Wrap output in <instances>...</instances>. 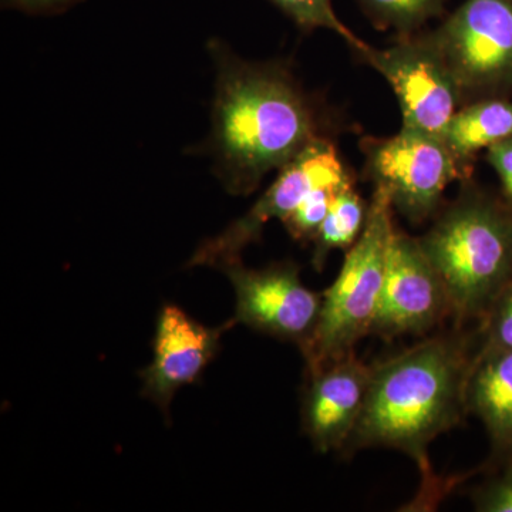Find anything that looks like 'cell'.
<instances>
[{
  "mask_svg": "<svg viewBox=\"0 0 512 512\" xmlns=\"http://www.w3.org/2000/svg\"><path fill=\"white\" fill-rule=\"evenodd\" d=\"M234 285L235 316L242 323L274 338L302 346L311 338L322 308V293L302 284L299 268L291 262L264 269H248L241 261L221 268Z\"/></svg>",
  "mask_w": 512,
  "mask_h": 512,
  "instance_id": "obj_9",
  "label": "cell"
},
{
  "mask_svg": "<svg viewBox=\"0 0 512 512\" xmlns=\"http://www.w3.org/2000/svg\"><path fill=\"white\" fill-rule=\"evenodd\" d=\"M229 320L218 328H208L175 305H164L158 313L153 342V362L140 373L144 397L168 414L171 400L181 387L200 379L221 350Z\"/></svg>",
  "mask_w": 512,
  "mask_h": 512,
  "instance_id": "obj_11",
  "label": "cell"
},
{
  "mask_svg": "<svg viewBox=\"0 0 512 512\" xmlns=\"http://www.w3.org/2000/svg\"><path fill=\"white\" fill-rule=\"evenodd\" d=\"M466 406L483 421L495 450L512 456V349L483 346L471 362Z\"/></svg>",
  "mask_w": 512,
  "mask_h": 512,
  "instance_id": "obj_13",
  "label": "cell"
},
{
  "mask_svg": "<svg viewBox=\"0 0 512 512\" xmlns=\"http://www.w3.org/2000/svg\"><path fill=\"white\" fill-rule=\"evenodd\" d=\"M471 362L460 342L424 340L373 366L355 447H390L421 458L431 440L453 426Z\"/></svg>",
  "mask_w": 512,
  "mask_h": 512,
  "instance_id": "obj_2",
  "label": "cell"
},
{
  "mask_svg": "<svg viewBox=\"0 0 512 512\" xmlns=\"http://www.w3.org/2000/svg\"><path fill=\"white\" fill-rule=\"evenodd\" d=\"M362 148L375 188L386 192L393 210L414 224L437 211L448 185L471 175L441 138L410 128L392 137L365 138Z\"/></svg>",
  "mask_w": 512,
  "mask_h": 512,
  "instance_id": "obj_6",
  "label": "cell"
},
{
  "mask_svg": "<svg viewBox=\"0 0 512 512\" xmlns=\"http://www.w3.org/2000/svg\"><path fill=\"white\" fill-rule=\"evenodd\" d=\"M366 218L367 208L362 197L357 194L355 184L343 188L330 205L328 215L313 239V266L320 271L330 252L335 249L348 251L362 234Z\"/></svg>",
  "mask_w": 512,
  "mask_h": 512,
  "instance_id": "obj_15",
  "label": "cell"
},
{
  "mask_svg": "<svg viewBox=\"0 0 512 512\" xmlns=\"http://www.w3.org/2000/svg\"><path fill=\"white\" fill-rule=\"evenodd\" d=\"M2 2L9 8L25 10V12L49 13L60 12L79 0H2Z\"/></svg>",
  "mask_w": 512,
  "mask_h": 512,
  "instance_id": "obj_22",
  "label": "cell"
},
{
  "mask_svg": "<svg viewBox=\"0 0 512 512\" xmlns=\"http://www.w3.org/2000/svg\"><path fill=\"white\" fill-rule=\"evenodd\" d=\"M218 64L214 150L231 194L248 195L309 144L330 138L312 96L281 63H251L212 45Z\"/></svg>",
  "mask_w": 512,
  "mask_h": 512,
  "instance_id": "obj_1",
  "label": "cell"
},
{
  "mask_svg": "<svg viewBox=\"0 0 512 512\" xmlns=\"http://www.w3.org/2000/svg\"><path fill=\"white\" fill-rule=\"evenodd\" d=\"M269 2L274 3L276 8L305 32L316 29L330 30L340 39L345 40L357 56L363 55L370 49L366 42H363L340 20L333 8V0H269Z\"/></svg>",
  "mask_w": 512,
  "mask_h": 512,
  "instance_id": "obj_17",
  "label": "cell"
},
{
  "mask_svg": "<svg viewBox=\"0 0 512 512\" xmlns=\"http://www.w3.org/2000/svg\"><path fill=\"white\" fill-rule=\"evenodd\" d=\"M484 346L512 349V281L484 315Z\"/></svg>",
  "mask_w": 512,
  "mask_h": 512,
  "instance_id": "obj_19",
  "label": "cell"
},
{
  "mask_svg": "<svg viewBox=\"0 0 512 512\" xmlns=\"http://www.w3.org/2000/svg\"><path fill=\"white\" fill-rule=\"evenodd\" d=\"M446 313H451L446 288L419 238L394 228L373 335L396 338L404 333H423Z\"/></svg>",
  "mask_w": 512,
  "mask_h": 512,
  "instance_id": "obj_10",
  "label": "cell"
},
{
  "mask_svg": "<svg viewBox=\"0 0 512 512\" xmlns=\"http://www.w3.org/2000/svg\"><path fill=\"white\" fill-rule=\"evenodd\" d=\"M485 158L500 180L501 197L512 210V137L488 148Z\"/></svg>",
  "mask_w": 512,
  "mask_h": 512,
  "instance_id": "obj_21",
  "label": "cell"
},
{
  "mask_svg": "<svg viewBox=\"0 0 512 512\" xmlns=\"http://www.w3.org/2000/svg\"><path fill=\"white\" fill-rule=\"evenodd\" d=\"M429 33L456 79L463 106L512 99V0H464Z\"/></svg>",
  "mask_w": 512,
  "mask_h": 512,
  "instance_id": "obj_5",
  "label": "cell"
},
{
  "mask_svg": "<svg viewBox=\"0 0 512 512\" xmlns=\"http://www.w3.org/2000/svg\"><path fill=\"white\" fill-rule=\"evenodd\" d=\"M511 137L512 99H487L461 107L448 123L443 141L471 173L477 154Z\"/></svg>",
  "mask_w": 512,
  "mask_h": 512,
  "instance_id": "obj_14",
  "label": "cell"
},
{
  "mask_svg": "<svg viewBox=\"0 0 512 512\" xmlns=\"http://www.w3.org/2000/svg\"><path fill=\"white\" fill-rule=\"evenodd\" d=\"M419 241L460 319L484 318L512 281V210L470 178Z\"/></svg>",
  "mask_w": 512,
  "mask_h": 512,
  "instance_id": "obj_3",
  "label": "cell"
},
{
  "mask_svg": "<svg viewBox=\"0 0 512 512\" xmlns=\"http://www.w3.org/2000/svg\"><path fill=\"white\" fill-rule=\"evenodd\" d=\"M376 29L412 36L446 12L447 0H355Z\"/></svg>",
  "mask_w": 512,
  "mask_h": 512,
  "instance_id": "obj_16",
  "label": "cell"
},
{
  "mask_svg": "<svg viewBox=\"0 0 512 512\" xmlns=\"http://www.w3.org/2000/svg\"><path fill=\"white\" fill-rule=\"evenodd\" d=\"M393 211L386 192L375 188L365 228L346 252L338 278L322 293L318 323L301 348L309 373L349 355L360 339L372 333L382 296L387 249L396 228Z\"/></svg>",
  "mask_w": 512,
  "mask_h": 512,
  "instance_id": "obj_4",
  "label": "cell"
},
{
  "mask_svg": "<svg viewBox=\"0 0 512 512\" xmlns=\"http://www.w3.org/2000/svg\"><path fill=\"white\" fill-rule=\"evenodd\" d=\"M359 59L392 87L402 111V127L443 140L463 103L456 79L429 30L396 37V43L384 49L370 46Z\"/></svg>",
  "mask_w": 512,
  "mask_h": 512,
  "instance_id": "obj_7",
  "label": "cell"
},
{
  "mask_svg": "<svg viewBox=\"0 0 512 512\" xmlns=\"http://www.w3.org/2000/svg\"><path fill=\"white\" fill-rule=\"evenodd\" d=\"M478 510L484 512H512V466L477 497Z\"/></svg>",
  "mask_w": 512,
  "mask_h": 512,
  "instance_id": "obj_20",
  "label": "cell"
},
{
  "mask_svg": "<svg viewBox=\"0 0 512 512\" xmlns=\"http://www.w3.org/2000/svg\"><path fill=\"white\" fill-rule=\"evenodd\" d=\"M348 181H352V175L346 170L332 138L313 141L291 163L279 170L274 184L244 217L232 222L217 237L202 242L188 266L221 269L232 262L241 261L242 251L258 241L269 221H284L315 188Z\"/></svg>",
  "mask_w": 512,
  "mask_h": 512,
  "instance_id": "obj_8",
  "label": "cell"
},
{
  "mask_svg": "<svg viewBox=\"0 0 512 512\" xmlns=\"http://www.w3.org/2000/svg\"><path fill=\"white\" fill-rule=\"evenodd\" d=\"M373 366L355 353L309 373L303 397L302 426L320 453L342 450L352 439L365 406Z\"/></svg>",
  "mask_w": 512,
  "mask_h": 512,
  "instance_id": "obj_12",
  "label": "cell"
},
{
  "mask_svg": "<svg viewBox=\"0 0 512 512\" xmlns=\"http://www.w3.org/2000/svg\"><path fill=\"white\" fill-rule=\"evenodd\" d=\"M350 184H353V180L343 184L322 185L309 192L298 208L282 221L289 235L296 241H313L336 195Z\"/></svg>",
  "mask_w": 512,
  "mask_h": 512,
  "instance_id": "obj_18",
  "label": "cell"
}]
</instances>
